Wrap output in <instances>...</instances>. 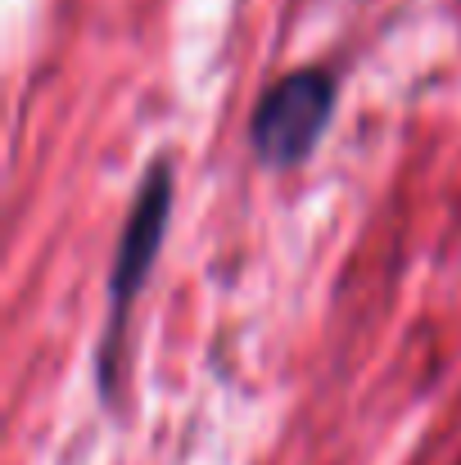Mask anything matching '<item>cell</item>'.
I'll return each mask as SVG.
<instances>
[{
	"label": "cell",
	"mask_w": 461,
	"mask_h": 465,
	"mask_svg": "<svg viewBox=\"0 0 461 465\" xmlns=\"http://www.w3.org/2000/svg\"><path fill=\"white\" fill-rule=\"evenodd\" d=\"M172 199H176L172 158H154L145 167V176H141V185H136V199H132L127 217H123L114 262H109V312H105V334H100V352H95V384H100L105 402L118 384V361H123V339H127L132 308L145 294L154 262H158L163 240H167Z\"/></svg>",
	"instance_id": "1"
},
{
	"label": "cell",
	"mask_w": 461,
	"mask_h": 465,
	"mask_svg": "<svg viewBox=\"0 0 461 465\" xmlns=\"http://www.w3.org/2000/svg\"><path fill=\"white\" fill-rule=\"evenodd\" d=\"M339 109V82L330 68H295L286 77H276L249 118V145L254 158L272 172H290L304 167L316 154L321 136L330 132V118Z\"/></svg>",
	"instance_id": "2"
}]
</instances>
